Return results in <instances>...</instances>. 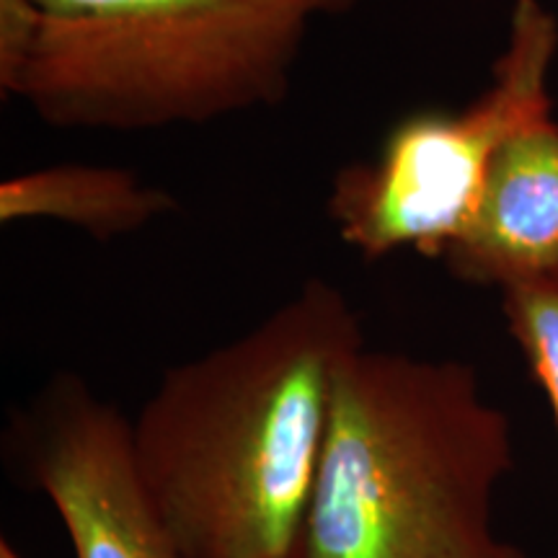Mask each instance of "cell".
Listing matches in <instances>:
<instances>
[{
	"instance_id": "cell-4",
	"label": "cell",
	"mask_w": 558,
	"mask_h": 558,
	"mask_svg": "<svg viewBox=\"0 0 558 558\" xmlns=\"http://www.w3.org/2000/svg\"><path fill=\"white\" fill-rule=\"evenodd\" d=\"M556 50V19L541 0H518L492 86L469 109L409 117L373 163L339 173L329 213L341 241L367 259L399 248L442 256L471 220L497 150L554 117L548 73Z\"/></svg>"
},
{
	"instance_id": "cell-3",
	"label": "cell",
	"mask_w": 558,
	"mask_h": 558,
	"mask_svg": "<svg viewBox=\"0 0 558 558\" xmlns=\"http://www.w3.org/2000/svg\"><path fill=\"white\" fill-rule=\"evenodd\" d=\"M509 416L476 369L360 347L341 367L295 558H522L494 530Z\"/></svg>"
},
{
	"instance_id": "cell-1",
	"label": "cell",
	"mask_w": 558,
	"mask_h": 558,
	"mask_svg": "<svg viewBox=\"0 0 558 558\" xmlns=\"http://www.w3.org/2000/svg\"><path fill=\"white\" fill-rule=\"evenodd\" d=\"M360 347L344 292L313 279L160 378L130 422L132 450L184 558H295L333 390Z\"/></svg>"
},
{
	"instance_id": "cell-7",
	"label": "cell",
	"mask_w": 558,
	"mask_h": 558,
	"mask_svg": "<svg viewBox=\"0 0 558 558\" xmlns=\"http://www.w3.org/2000/svg\"><path fill=\"white\" fill-rule=\"evenodd\" d=\"M173 209L169 194L143 186L130 171L107 166H52L0 186V220L52 218L107 241L148 226Z\"/></svg>"
},
{
	"instance_id": "cell-6",
	"label": "cell",
	"mask_w": 558,
	"mask_h": 558,
	"mask_svg": "<svg viewBox=\"0 0 558 558\" xmlns=\"http://www.w3.org/2000/svg\"><path fill=\"white\" fill-rule=\"evenodd\" d=\"M452 275L507 290L558 269V124L520 130L497 150L471 220L439 256Z\"/></svg>"
},
{
	"instance_id": "cell-8",
	"label": "cell",
	"mask_w": 558,
	"mask_h": 558,
	"mask_svg": "<svg viewBox=\"0 0 558 558\" xmlns=\"http://www.w3.org/2000/svg\"><path fill=\"white\" fill-rule=\"evenodd\" d=\"M501 311L530 373L546 390L558 432V269L501 290Z\"/></svg>"
},
{
	"instance_id": "cell-9",
	"label": "cell",
	"mask_w": 558,
	"mask_h": 558,
	"mask_svg": "<svg viewBox=\"0 0 558 558\" xmlns=\"http://www.w3.org/2000/svg\"><path fill=\"white\" fill-rule=\"evenodd\" d=\"M0 558H24L9 541H0Z\"/></svg>"
},
{
	"instance_id": "cell-2",
	"label": "cell",
	"mask_w": 558,
	"mask_h": 558,
	"mask_svg": "<svg viewBox=\"0 0 558 558\" xmlns=\"http://www.w3.org/2000/svg\"><path fill=\"white\" fill-rule=\"evenodd\" d=\"M362 0H0V83L52 128L205 124L284 99L313 21Z\"/></svg>"
},
{
	"instance_id": "cell-5",
	"label": "cell",
	"mask_w": 558,
	"mask_h": 558,
	"mask_svg": "<svg viewBox=\"0 0 558 558\" xmlns=\"http://www.w3.org/2000/svg\"><path fill=\"white\" fill-rule=\"evenodd\" d=\"M24 450L75 558H184L140 476L132 424L78 378H58L39 396Z\"/></svg>"
}]
</instances>
